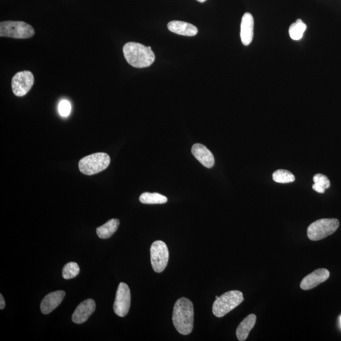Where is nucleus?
I'll return each mask as SVG.
<instances>
[{
	"mask_svg": "<svg viewBox=\"0 0 341 341\" xmlns=\"http://www.w3.org/2000/svg\"><path fill=\"white\" fill-rule=\"evenodd\" d=\"M173 322L180 334H190L194 323V308L190 300L186 297H181L177 300L173 309Z\"/></svg>",
	"mask_w": 341,
	"mask_h": 341,
	"instance_id": "nucleus-1",
	"label": "nucleus"
},
{
	"mask_svg": "<svg viewBox=\"0 0 341 341\" xmlns=\"http://www.w3.org/2000/svg\"><path fill=\"white\" fill-rule=\"evenodd\" d=\"M123 51L126 61L138 69L150 67L155 61V54L151 47H145L140 43L127 42L124 45Z\"/></svg>",
	"mask_w": 341,
	"mask_h": 341,
	"instance_id": "nucleus-2",
	"label": "nucleus"
},
{
	"mask_svg": "<svg viewBox=\"0 0 341 341\" xmlns=\"http://www.w3.org/2000/svg\"><path fill=\"white\" fill-rule=\"evenodd\" d=\"M244 300L243 294L240 291H230L222 294L214 302L212 312L217 317L221 318L234 310Z\"/></svg>",
	"mask_w": 341,
	"mask_h": 341,
	"instance_id": "nucleus-3",
	"label": "nucleus"
},
{
	"mask_svg": "<svg viewBox=\"0 0 341 341\" xmlns=\"http://www.w3.org/2000/svg\"><path fill=\"white\" fill-rule=\"evenodd\" d=\"M110 162V157L106 153H95L80 159L78 167L83 175L91 176L106 169Z\"/></svg>",
	"mask_w": 341,
	"mask_h": 341,
	"instance_id": "nucleus-4",
	"label": "nucleus"
},
{
	"mask_svg": "<svg viewBox=\"0 0 341 341\" xmlns=\"http://www.w3.org/2000/svg\"><path fill=\"white\" fill-rule=\"evenodd\" d=\"M34 29L29 24L21 21H4L0 23V36L28 39L33 36Z\"/></svg>",
	"mask_w": 341,
	"mask_h": 341,
	"instance_id": "nucleus-5",
	"label": "nucleus"
},
{
	"mask_svg": "<svg viewBox=\"0 0 341 341\" xmlns=\"http://www.w3.org/2000/svg\"><path fill=\"white\" fill-rule=\"evenodd\" d=\"M339 226V221L337 219H319L308 226L307 236L312 241L323 240L334 233Z\"/></svg>",
	"mask_w": 341,
	"mask_h": 341,
	"instance_id": "nucleus-6",
	"label": "nucleus"
},
{
	"mask_svg": "<svg viewBox=\"0 0 341 341\" xmlns=\"http://www.w3.org/2000/svg\"><path fill=\"white\" fill-rule=\"evenodd\" d=\"M169 250L162 241H156L151 245V264L154 271L160 273L166 267L169 261Z\"/></svg>",
	"mask_w": 341,
	"mask_h": 341,
	"instance_id": "nucleus-7",
	"label": "nucleus"
},
{
	"mask_svg": "<svg viewBox=\"0 0 341 341\" xmlns=\"http://www.w3.org/2000/svg\"><path fill=\"white\" fill-rule=\"evenodd\" d=\"M131 294L128 285L124 283L119 284L114 303V312L119 316L123 317L129 313L131 307Z\"/></svg>",
	"mask_w": 341,
	"mask_h": 341,
	"instance_id": "nucleus-8",
	"label": "nucleus"
},
{
	"mask_svg": "<svg viewBox=\"0 0 341 341\" xmlns=\"http://www.w3.org/2000/svg\"><path fill=\"white\" fill-rule=\"evenodd\" d=\"M34 83L32 73L28 70L17 73L12 80V88L13 94L18 97L25 96L31 90Z\"/></svg>",
	"mask_w": 341,
	"mask_h": 341,
	"instance_id": "nucleus-9",
	"label": "nucleus"
},
{
	"mask_svg": "<svg viewBox=\"0 0 341 341\" xmlns=\"http://www.w3.org/2000/svg\"><path fill=\"white\" fill-rule=\"evenodd\" d=\"M329 277L330 272L328 270L326 269H316L303 278L300 284V288L303 290H310L326 281Z\"/></svg>",
	"mask_w": 341,
	"mask_h": 341,
	"instance_id": "nucleus-10",
	"label": "nucleus"
},
{
	"mask_svg": "<svg viewBox=\"0 0 341 341\" xmlns=\"http://www.w3.org/2000/svg\"><path fill=\"white\" fill-rule=\"evenodd\" d=\"M96 310V303L93 300L88 299L78 306L72 315V321L75 324H81L88 320L89 316Z\"/></svg>",
	"mask_w": 341,
	"mask_h": 341,
	"instance_id": "nucleus-11",
	"label": "nucleus"
},
{
	"mask_svg": "<svg viewBox=\"0 0 341 341\" xmlns=\"http://www.w3.org/2000/svg\"><path fill=\"white\" fill-rule=\"evenodd\" d=\"M65 296L66 293L63 291H57L47 295L40 304L41 312L47 315L52 312L60 305Z\"/></svg>",
	"mask_w": 341,
	"mask_h": 341,
	"instance_id": "nucleus-12",
	"label": "nucleus"
},
{
	"mask_svg": "<svg viewBox=\"0 0 341 341\" xmlns=\"http://www.w3.org/2000/svg\"><path fill=\"white\" fill-rule=\"evenodd\" d=\"M191 153L203 166L211 168L215 165V158L212 153L205 145L196 143L191 148Z\"/></svg>",
	"mask_w": 341,
	"mask_h": 341,
	"instance_id": "nucleus-13",
	"label": "nucleus"
},
{
	"mask_svg": "<svg viewBox=\"0 0 341 341\" xmlns=\"http://www.w3.org/2000/svg\"><path fill=\"white\" fill-rule=\"evenodd\" d=\"M254 20L252 15L245 13L241 23L240 37L243 45L248 46L253 37Z\"/></svg>",
	"mask_w": 341,
	"mask_h": 341,
	"instance_id": "nucleus-14",
	"label": "nucleus"
},
{
	"mask_svg": "<svg viewBox=\"0 0 341 341\" xmlns=\"http://www.w3.org/2000/svg\"><path fill=\"white\" fill-rule=\"evenodd\" d=\"M167 28L173 33L185 36H194L198 33V29L192 24L185 22L174 20L167 24Z\"/></svg>",
	"mask_w": 341,
	"mask_h": 341,
	"instance_id": "nucleus-15",
	"label": "nucleus"
},
{
	"mask_svg": "<svg viewBox=\"0 0 341 341\" xmlns=\"http://www.w3.org/2000/svg\"><path fill=\"white\" fill-rule=\"evenodd\" d=\"M256 319L255 315L250 314L241 322L237 329V337L238 340L244 341L247 339L250 332L255 326Z\"/></svg>",
	"mask_w": 341,
	"mask_h": 341,
	"instance_id": "nucleus-16",
	"label": "nucleus"
},
{
	"mask_svg": "<svg viewBox=\"0 0 341 341\" xmlns=\"http://www.w3.org/2000/svg\"><path fill=\"white\" fill-rule=\"evenodd\" d=\"M120 221L117 219H112L108 221L104 225L97 227V236L101 239H107L112 236L118 229Z\"/></svg>",
	"mask_w": 341,
	"mask_h": 341,
	"instance_id": "nucleus-17",
	"label": "nucleus"
},
{
	"mask_svg": "<svg viewBox=\"0 0 341 341\" xmlns=\"http://www.w3.org/2000/svg\"><path fill=\"white\" fill-rule=\"evenodd\" d=\"M140 202L144 204H162L167 202L166 197L158 193L145 192L140 196Z\"/></svg>",
	"mask_w": 341,
	"mask_h": 341,
	"instance_id": "nucleus-18",
	"label": "nucleus"
},
{
	"mask_svg": "<svg viewBox=\"0 0 341 341\" xmlns=\"http://www.w3.org/2000/svg\"><path fill=\"white\" fill-rule=\"evenodd\" d=\"M307 26L303 23L301 19H297L296 23L291 24L289 29V36L294 40H300L303 36Z\"/></svg>",
	"mask_w": 341,
	"mask_h": 341,
	"instance_id": "nucleus-19",
	"label": "nucleus"
},
{
	"mask_svg": "<svg viewBox=\"0 0 341 341\" xmlns=\"http://www.w3.org/2000/svg\"><path fill=\"white\" fill-rule=\"evenodd\" d=\"M314 184L312 188L316 192L324 194L326 189L331 186V182L326 175L316 174L313 177Z\"/></svg>",
	"mask_w": 341,
	"mask_h": 341,
	"instance_id": "nucleus-20",
	"label": "nucleus"
},
{
	"mask_svg": "<svg viewBox=\"0 0 341 341\" xmlns=\"http://www.w3.org/2000/svg\"><path fill=\"white\" fill-rule=\"evenodd\" d=\"M273 180L275 182L280 183H289L295 180L294 176L289 170L278 169L273 173Z\"/></svg>",
	"mask_w": 341,
	"mask_h": 341,
	"instance_id": "nucleus-21",
	"label": "nucleus"
},
{
	"mask_svg": "<svg viewBox=\"0 0 341 341\" xmlns=\"http://www.w3.org/2000/svg\"><path fill=\"white\" fill-rule=\"evenodd\" d=\"M80 267L76 262H69L65 265L63 272H62V276L65 280H70L73 279L79 274Z\"/></svg>",
	"mask_w": 341,
	"mask_h": 341,
	"instance_id": "nucleus-22",
	"label": "nucleus"
},
{
	"mask_svg": "<svg viewBox=\"0 0 341 341\" xmlns=\"http://www.w3.org/2000/svg\"><path fill=\"white\" fill-rule=\"evenodd\" d=\"M71 104L67 100H62L58 105V112L63 117H67L71 112Z\"/></svg>",
	"mask_w": 341,
	"mask_h": 341,
	"instance_id": "nucleus-23",
	"label": "nucleus"
},
{
	"mask_svg": "<svg viewBox=\"0 0 341 341\" xmlns=\"http://www.w3.org/2000/svg\"><path fill=\"white\" fill-rule=\"evenodd\" d=\"M5 307V301L4 296H3V295L1 294H0V309H4Z\"/></svg>",
	"mask_w": 341,
	"mask_h": 341,
	"instance_id": "nucleus-24",
	"label": "nucleus"
},
{
	"mask_svg": "<svg viewBox=\"0 0 341 341\" xmlns=\"http://www.w3.org/2000/svg\"><path fill=\"white\" fill-rule=\"evenodd\" d=\"M197 1H198L199 2H200V3H203V2H205V1H206V0H197Z\"/></svg>",
	"mask_w": 341,
	"mask_h": 341,
	"instance_id": "nucleus-25",
	"label": "nucleus"
},
{
	"mask_svg": "<svg viewBox=\"0 0 341 341\" xmlns=\"http://www.w3.org/2000/svg\"><path fill=\"white\" fill-rule=\"evenodd\" d=\"M340 324H341V316H340Z\"/></svg>",
	"mask_w": 341,
	"mask_h": 341,
	"instance_id": "nucleus-26",
	"label": "nucleus"
}]
</instances>
